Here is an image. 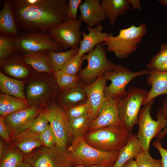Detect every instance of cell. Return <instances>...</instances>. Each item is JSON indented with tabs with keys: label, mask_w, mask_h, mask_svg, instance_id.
Wrapping results in <instances>:
<instances>
[{
	"label": "cell",
	"mask_w": 167,
	"mask_h": 167,
	"mask_svg": "<svg viewBox=\"0 0 167 167\" xmlns=\"http://www.w3.org/2000/svg\"><path fill=\"white\" fill-rule=\"evenodd\" d=\"M49 123V121L43 110L28 129L33 132L40 134L46 128Z\"/></svg>",
	"instance_id": "obj_39"
},
{
	"label": "cell",
	"mask_w": 167,
	"mask_h": 167,
	"mask_svg": "<svg viewBox=\"0 0 167 167\" xmlns=\"http://www.w3.org/2000/svg\"><path fill=\"white\" fill-rule=\"evenodd\" d=\"M54 75L57 84L61 92L74 87L80 82L78 75H71L62 70L58 71Z\"/></svg>",
	"instance_id": "obj_31"
},
{
	"label": "cell",
	"mask_w": 167,
	"mask_h": 167,
	"mask_svg": "<svg viewBox=\"0 0 167 167\" xmlns=\"http://www.w3.org/2000/svg\"><path fill=\"white\" fill-rule=\"evenodd\" d=\"M15 51L6 59L0 61L2 69L5 73L16 78L26 77L30 73V68L25 62L22 55Z\"/></svg>",
	"instance_id": "obj_19"
},
{
	"label": "cell",
	"mask_w": 167,
	"mask_h": 167,
	"mask_svg": "<svg viewBox=\"0 0 167 167\" xmlns=\"http://www.w3.org/2000/svg\"><path fill=\"white\" fill-rule=\"evenodd\" d=\"M82 0H69L68 2L67 20H77V14L79 5Z\"/></svg>",
	"instance_id": "obj_40"
},
{
	"label": "cell",
	"mask_w": 167,
	"mask_h": 167,
	"mask_svg": "<svg viewBox=\"0 0 167 167\" xmlns=\"http://www.w3.org/2000/svg\"><path fill=\"white\" fill-rule=\"evenodd\" d=\"M82 22L79 19L67 20L50 31L51 37L62 49H78L82 40L80 30Z\"/></svg>",
	"instance_id": "obj_13"
},
{
	"label": "cell",
	"mask_w": 167,
	"mask_h": 167,
	"mask_svg": "<svg viewBox=\"0 0 167 167\" xmlns=\"http://www.w3.org/2000/svg\"><path fill=\"white\" fill-rule=\"evenodd\" d=\"M25 63L39 73H53L48 64L46 51L23 54Z\"/></svg>",
	"instance_id": "obj_29"
},
{
	"label": "cell",
	"mask_w": 167,
	"mask_h": 167,
	"mask_svg": "<svg viewBox=\"0 0 167 167\" xmlns=\"http://www.w3.org/2000/svg\"><path fill=\"white\" fill-rule=\"evenodd\" d=\"M161 109L167 118V97L164 99L162 102ZM167 134V125L166 127L157 136L158 139L161 140Z\"/></svg>",
	"instance_id": "obj_43"
},
{
	"label": "cell",
	"mask_w": 167,
	"mask_h": 167,
	"mask_svg": "<svg viewBox=\"0 0 167 167\" xmlns=\"http://www.w3.org/2000/svg\"><path fill=\"white\" fill-rule=\"evenodd\" d=\"M149 70L142 69L133 72L127 67L119 64H115L114 68L106 71L103 75L105 80H110V84L106 85L104 94L106 98L118 99L127 92V85L132 80L139 76L148 75Z\"/></svg>",
	"instance_id": "obj_8"
},
{
	"label": "cell",
	"mask_w": 167,
	"mask_h": 167,
	"mask_svg": "<svg viewBox=\"0 0 167 167\" xmlns=\"http://www.w3.org/2000/svg\"><path fill=\"white\" fill-rule=\"evenodd\" d=\"M26 82L11 78L0 72V90L2 93L27 101L24 93Z\"/></svg>",
	"instance_id": "obj_26"
},
{
	"label": "cell",
	"mask_w": 167,
	"mask_h": 167,
	"mask_svg": "<svg viewBox=\"0 0 167 167\" xmlns=\"http://www.w3.org/2000/svg\"><path fill=\"white\" fill-rule=\"evenodd\" d=\"M43 111L54 134L56 146L66 148L72 135L69 118L64 108L54 102L46 107Z\"/></svg>",
	"instance_id": "obj_12"
},
{
	"label": "cell",
	"mask_w": 167,
	"mask_h": 167,
	"mask_svg": "<svg viewBox=\"0 0 167 167\" xmlns=\"http://www.w3.org/2000/svg\"><path fill=\"white\" fill-rule=\"evenodd\" d=\"M67 149L71 166L100 165L113 166L120 152L97 149L88 144L83 136L73 139Z\"/></svg>",
	"instance_id": "obj_2"
},
{
	"label": "cell",
	"mask_w": 167,
	"mask_h": 167,
	"mask_svg": "<svg viewBox=\"0 0 167 167\" xmlns=\"http://www.w3.org/2000/svg\"><path fill=\"white\" fill-rule=\"evenodd\" d=\"M79 20L90 27H94L106 19L99 0H85L79 6Z\"/></svg>",
	"instance_id": "obj_17"
},
{
	"label": "cell",
	"mask_w": 167,
	"mask_h": 167,
	"mask_svg": "<svg viewBox=\"0 0 167 167\" xmlns=\"http://www.w3.org/2000/svg\"><path fill=\"white\" fill-rule=\"evenodd\" d=\"M11 144L18 148L23 153L28 154L42 144L39 134L28 128L12 135Z\"/></svg>",
	"instance_id": "obj_20"
},
{
	"label": "cell",
	"mask_w": 167,
	"mask_h": 167,
	"mask_svg": "<svg viewBox=\"0 0 167 167\" xmlns=\"http://www.w3.org/2000/svg\"><path fill=\"white\" fill-rule=\"evenodd\" d=\"M6 146L4 142L1 140L0 141V158L1 159L6 152Z\"/></svg>",
	"instance_id": "obj_47"
},
{
	"label": "cell",
	"mask_w": 167,
	"mask_h": 167,
	"mask_svg": "<svg viewBox=\"0 0 167 167\" xmlns=\"http://www.w3.org/2000/svg\"><path fill=\"white\" fill-rule=\"evenodd\" d=\"M147 28L143 23L139 26L134 25L119 29L118 34H110L106 37L104 43L107 51L113 53L118 58L125 59L135 51L138 45L146 34Z\"/></svg>",
	"instance_id": "obj_4"
},
{
	"label": "cell",
	"mask_w": 167,
	"mask_h": 167,
	"mask_svg": "<svg viewBox=\"0 0 167 167\" xmlns=\"http://www.w3.org/2000/svg\"><path fill=\"white\" fill-rule=\"evenodd\" d=\"M122 167H138L137 163L134 159H131L125 164Z\"/></svg>",
	"instance_id": "obj_46"
},
{
	"label": "cell",
	"mask_w": 167,
	"mask_h": 167,
	"mask_svg": "<svg viewBox=\"0 0 167 167\" xmlns=\"http://www.w3.org/2000/svg\"><path fill=\"white\" fill-rule=\"evenodd\" d=\"M109 166H108L106 165H96L90 166H70V167H108Z\"/></svg>",
	"instance_id": "obj_48"
},
{
	"label": "cell",
	"mask_w": 167,
	"mask_h": 167,
	"mask_svg": "<svg viewBox=\"0 0 167 167\" xmlns=\"http://www.w3.org/2000/svg\"><path fill=\"white\" fill-rule=\"evenodd\" d=\"M24 155L20 151L12 148L6 151L0 159V167H17L24 161Z\"/></svg>",
	"instance_id": "obj_32"
},
{
	"label": "cell",
	"mask_w": 167,
	"mask_h": 167,
	"mask_svg": "<svg viewBox=\"0 0 167 167\" xmlns=\"http://www.w3.org/2000/svg\"><path fill=\"white\" fill-rule=\"evenodd\" d=\"M17 167H32L29 163L23 161Z\"/></svg>",
	"instance_id": "obj_49"
},
{
	"label": "cell",
	"mask_w": 167,
	"mask_h": 167,
	"mask_svg": "<svg viewBox=\"0 0 167 167\" xmlns=\"http://www.w3.org/2000/svg\"><path fill=\"white\" fill-rule=\"evenodd\" d=\"M15 37L0 33V60L7 58L17 51Z\"/></svg>",
	"instance_id": "obj_33"
},
{
	"label": "cell",
	"mask_w": 167,
	"mask_h": 167,
	"mask_svg": "<svg viewBox=\"0 0 167 167\" xmlns=\"http://www.w3.org/2000/svg\"><path fill=\"white\" fill-rule=\"evenodd\" d=\"M19 29L49 32L67 20L66 0H11Z\"/></svg>",
	"instance_id": "obj_1"
},
{
	"label": "cell",
	"mask_w": 167,
	"mask_h": 167,
	"mask_svg": "<svg viewBox=\"0 0 167 167\" xmlns=\"http://www.w3.org/2000/svg\"><path fill=\"white\" fill-rule=\"evenodd\" d=\"M30 105L24 101L7 94H0V114L3 118Z\"/></svg>",
	"instance_id": "obj_28"
},
{
	"label": "cell",
	"mask_w": 167,
	"mask_h": 167,
	"mask_svg": "<svg viewBox=\"0 0 167 167\" xmlns=\"http://www.w3.org/2000/svg\"><path fill=\"white\" fill-rule=\"evenodd\" d=\"M157 1L161 4L167 6V0H158Z\"/></svg>",
	"instance_id": "obj_50"
},
{
	"label": "cell",
	"mask_w": 167,
	"mask_h": 167,
	"mask_svg": "<svg viewBox=\"0 0 167 167\" xmlns=\"http://www.w3.org/2000/svg\"><path fill=\"white\" fill-rule=\"evenodd\" d=\"M138 167H158L162 166L161 159H156L150 155L149 150H143L135 158Z\"/></svg>",
	"instance_id": "obj_34"
},
{
	"label": "cell",
	"mask_w": 167,
	"mask_h": 167,
	"mask_svg": "<svg viewBox=\"0 0 167 167\" xmlns=\"http://www.w3.org/2000/svg\"><path fill=\"white\" fill-rule=\"evenodd\" d=\"M148 93L144 89L130 87L126 93L118 99L117 107L120 119L123 126L131 133L134 126L137 124L141 106H143Z\"/></svg>",
	"instance_id": "obj_7"
},
{
	"label": "cell",
	"mask_w": 167,
	"mask_h": 167,
	"mask_svg": "<svg viewBox=\"0 0 167 167\" xmlns=\"http://www.w3.org/2000/svg\"><path fill=\"white\" fill-rule=\"evenodd\" d=\"M83 61L82 57L77 55V54L67 61L61 70L71 75H77L80 70Z\"/></svg>",
	"instance_id": "obj_35"
},
{
	"label": "cell",
	"mask_w": 167,
	"mask_h": 167,
	"mask_svg": "<svg viewBox=\"0 0 167 167\" xmlns=\"http://www.w3.org/2000/svg\"><path fill=\"white\" fill-rule=\"evenodd\" d=\"M153 70L160 71H167V60L157 66Z\"/></svg>",
	"instance_id": "obj_45"
},
{
	"label": "cell",
	"mask_w": 167,
	"mask_h": 167,
	"mask_svg": "<svg viewBox=\"0 0 167 167\" xmlns=\"http://www.w3.org/2000/svg\"><path fill=\"white\" fill-rule=\"evenodd\" d=\"M152 145L160 153L161 158V161L162 166L167 167V149L162 147L161 140L158 139L154 141Z\"/></svg>",
	"instance_id": "obj_42"
},
{
	"label": "cell",
	"mask_w": 167,
	"mask_h": 167,
	"mask_svg": "<svg viewBox=\"0 0 167 167\" xmlns=\"http://www.w3.org/2000/svg\"><path fill=\"white\" fill-rule=\"evenodd\" d=\"M112 167V166H108V167Z\"/></svg>",
	"instance_id": "obj_52"
},
{
	"label": "cell",
	"mask_w": 167,
	"mask_h": 167,
	"mask_svg": "<svg viewBox=\"0 0 167 167\" xmlns=\"http://www.w3.org/2000/svg\"><path fill=\"white\" fill-rule=\"evenodd\" d=\"M78 49H70L61 52L51 50L46 51V56L48 64L53 73L55 74L61 70L67 61L77 54Z\"/></svg>",
	"instance_id": "obj_27"
},
{
	"label": "cell",
	"mask_w": 167,
	"mask_h": 167,
	"mask_svg": "<svg viewBox=\"0 0 167 167\" xmlns=\"http://www.w3.org/2000/svg\"><path fill=\"white\" fill-rule=\"evenodd\" d=\"M23 31L15 38L18 50L23 54L49 50L63 51L60 45L49 32Z\"/></svg>",
	"instance_id": "obj_9"
},
{
	"label": "cell",
	"mask_w": 167,
	"mask_h": 167,
	"mask_svg": "<svg viewBox=\"0 0 167 167\" xmlns=\"http://www.w3.org/2000/svg\"><path fill=\"white\" fill-rule=\"evenodd\" d=\"M39 138L42 144L46 147L51 148L56 145L55 136L49 124L39 134Z\"/></svg>",
	"instance_id": "obj_38"
},
{
	"label": "cell",
	"mask_w": 167,
	"mask_h": 167,
	"mask_svg": "<svg viewBox=\"0 0 167 167\" xmlns=\"http://www.w3.org/2000/svg\"><path fill=\"white\" fill-rule=\"evenodd\" d=\"M143 150L137 135L131 133L126 144L120 151L118 158L112 167H122L130 160L135 159Z\"/></svg>",
	"instance_id": "obj_25"
},
{
	"label": "cell",
	"mask_w": 167,
	"mask_h": 167,
	"mask_svg": "<svg viewBox=\"0 0 167 167\" xmlns=\"http://www.w3.org/2000/svg\"><path fill=\"white\" fill-rule=\"evenodd\" d=\"M154 100L141 108L138 117L139 130L137 137L144 150H149L150 143L154 138H157L167 125V118L161 109L158 110L156 120L153 119L150 111Z\"/></svg>",
	"instance_id": "obj_6"
},
{
	"label": "cell",
	"mask_w": 167,
	"mask_h": 167,
	"mask_svg": "<svg viewBox=\"0 0 167 167\" xmlns=\"http://www.w3.org/2000/svg\"><path fill=\"white\" fill-rule=\"evenodd\" d=\"M88 32H81L83 39L79 43L77 55L82 57L85 53L92 51L98 44L104 43L105 40L110 33L102 32L104 27L100 23L94 27H86Z\"/></svg>",
	"instance_id": "obj_18"
},
{
	"label": "cell",
	"mask_w": 167,
	"mask_h": 167,
	"mask_svg": "<svg viewBox=\"0 0 167 167\" xmlns=\"http://www.w3.org/2000/svg\"><path fill=\"white\" fill-rule=\"evenodd\" d=\"M131 133L123 125L109 126L92 131L83 137L88 144L97 149L120 151Z\"/></svg>",
	"instance_id": "obj_5"
},
{
	"label": "cell",
	"mask_w": 167,
	"mask_h": 167,
	"mask_svg": "<svg viewBox=\"0 0 167 167\" xmlns=\"http://www.w3.org/2000/svg\"><path fill=\"white\" fill-rule=\"evenodd\" d=\"M106 51L105 45L102 43L82 57L83 61L87 60L88 65L79 71L80 79H91L103 75L106 71L114 68L115 64L108 58Z\"/></svg>",
	"instance_id": "obj_11"
},
{
	"label": "cell",
	"mask_w": 167,
	"mask_h": 167,
	"mask_svg": "<svg viewBox=\"0 0 167 167\" xmlns=\"http://www.w3.org/2000/svg\"><path fill=\"white\" fill-rule=\"evenodd\" d=\"M54 74H36L25 85V96L30 106L43 108L54 102L59 88L55 75L52 76Z\"/></svg>",
	"instance_id": "obj_3"
},
{
	"label": "cell",
	"mask_w": 167,
	"mask_h": 167,
	"mask_svg": "<svg viewBox=\"0 0 167 167\" xmlns=\"http://www.w3.org/2000/svg\"><path fill=\"white\" fill-rule=\"evenodd\" d=\"M100 2L106 17L109 19L112 26L114 25L118 17L131 9L128 0H101Z\"/></svg>",
	"instance_id": "obj_24"
},
{
	"label": "cell",
	"mask_w": 167,
	"mask_h": 167,
	"mask_svg": "<svg viewBox=\"0 0 167 167\" xmlns=\"http://www.w3.org/2000/svg\"><path fill=\"white\" fill-rule=\"evenodd\" d=\"M106 82L103 75L97 77L92 84H84L88 115L93 119L96 117L101 107L106 99L104 94Z\"/></svg>",
	"instance_id": "obj_16"
},
{
	"label": "cell",
	"mask_w": 167,
	"mask_h": 167,
	"mask_svg": "<svg viewBox=\"0 0 167 167\" xmlns=\"http://www.w3.org/2000/svg\"><path fill=\"white\" fill-rule=\"evenodd\" d=\"M118 99L108 98L101 107L96 117L92 121L89 128L92 131L104 127L123 125L118 114Z\"/></svg>",
	"instance_id": "obj_14"
},
{
	"label": "cell",
	"mask_w": 167,
	"mask_h": 167,
	"mask_svg": "<svg viewBox=\"0 0 167 167\" xmlns=\"http://www.w3.org/2000/svg\"><path fill=\"white\" fill-rule=\"evenodd\" d=\"M149 76L146 82L151 86L144 106L157 96L167 94V71H160L155 70H148Z\"/></svg>",
	"instance_id": "obj_21"
},
{
	"label": "cell",
	"mask_w": 167,
	"mask_h": 167,
	"mask_svg": "<svg viewBox=\"0 0 167 167\" xmlns=\"http://www.w3.org/2000/svg\"><path fill=\"white\" fill-rule=\"evenodd\" d=\"M69 125L74 139L84 136L93 119L89 115L69 119Z\"/></svg>",
	"instance_id": "obj_30"
},
{
	"label": "cell",
	"mask_w": 167,
	"mask_h": 167,
	"mask_svg": "<svg viewBox=\"0 0 167 167\" xmlns=\"http://www.w3.org/2000/svg\"><path fill=\"white\" fill-rule=\"evenodd\" d=\"M167 60V42L161 45L159 52L151 59L146 67L148 70H153Z\"/></svg>",
	"instance_id": "obj_36"
},
{
	"label": "cell",
	"mask_w": 167,
	"mask_h": 167,
	"mask_svg": "<svg viewBox=\"0 0 167 167\" xmlns=\"http://www.w3.org/2000/svg\"><path fill=\"white\" fill-rule=\"evenodd\" d=\"M158 167H163V166H162H162H160Z\"/></svg>",
	"instance_id": "obj_51"
},
{
	"label": "cell",
	"mask_w": 167,
	"mask_h": 167,
	"mask_svg": "<svg viewBox=\"0 0 167 167\" xmlns=\"http://www.w3.org/2000/svg\"><path fill=\"white\" fill-rule=\"evenodd\" d=\"M17 26L11 0L4 1L0 12V33L13 37H16L19 32Z\"/></svg>",
	"instance_id": "obj_22"
},
{
	"label": "cell",
	"mask_w": 167,
	"mask_h": 167,
	"mask_svg": "<svg viewBox=\"0 0 167 167\" xmlns=\"http://www.w3.org/2000/svg\"><path fill=\"white\" fill-rule=\"evenodd\" d=\"M0 135L7 143L11 144L12 134L11 130L4 121V118L1 116H0Z\"/></svg>",
	"instance_id": "obj_41"
},
{
	"label": "cell",
	"mask_w": 167,
	"mask_h": 167,
	"mask_svg": "<svg viewBox=\"0 0 167 167\" xmlns=\"http://www.w3.org/2000/svg\"><path fill=\"white\" fill-rule=\"evenodd\" d=\"M24 161L32 167H70L67 149L56 145L43 147L24 155Z\"/></svg>",
	"instance_id": "obj_10"
},
{
	"label": "cell",
	"mask_w": 167,
	"mask_h": 167,
	"mask_svg": "<svg viewBox=\"0 0 167 167\" xmlns=\"http://www.w3.org/2000/svg\"><path fill=\"white\" fill-rule=\"evenodd\" d=\"M56 99L62 106H74L86 103L87 99L84 84L80 82L74 87L58 93Z\"/></svg>",
	"instance_id": "obj_23"
},
{
	"label": "cell",
	"mask_w": 167,
	"mask_h": 167,
	"mask_svg": "<svg viewBox=\"0 0 167 167\" xmlns=\"http://www.w3.org/2000/svg\"><path fill=\"white\" fill-rule=\"evenodd\" d=\"M131 7L134 10H140L141 5L140 1L139 0H128Z\"/></svg>",
	"instance_id": "obj_44"
},
{
	"label": "cell",
	"mask_w": 167,
	"mask_h": 167,
	"mask_svg": "<svg viewBox=\"0 0 167 167\" xmlns=\"http://www.w3.org/2000/svg\"><path fill=\"white\" fill-rule=\"evenodd\" d=\"M43 110V108L30 106L4 118L12 135L28 129Z\"/></svg>",
	"instance_id": "obj_15"
},
{
	"label": "cell",
	"mask_w": 167,
	"mask_h": 167,
	"mask_svg": "<svg viewBox=\"0 0 167 167\" xmlns=\"http://www.w3.org/2000/svg\"><path fill=\"white\" fill-rule=\"evenodd\" d=\"M69 118L71 119L88 115V106L87 103L71 106H63Z\"/></svg>",
	"instance_id": "obj_37"
}]
</instances>
